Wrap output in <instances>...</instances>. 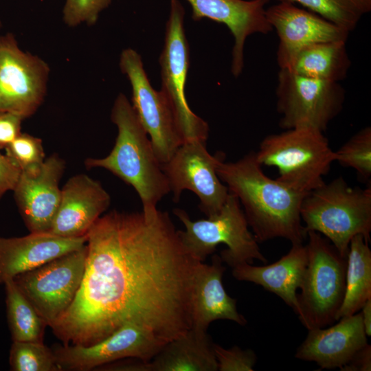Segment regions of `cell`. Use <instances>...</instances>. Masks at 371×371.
Listing matches in <instances>:
<instances>
[{
  "label": "cell",
  "mask_w": 371,
  "mask_h": 371,
  "mask_svg": "<svg viewBox=\"0 0 371 371\" xmlns=\"http://www.w3.org/2000/svg\"><path fill=\"white\" fill-rule=\"evenodd\" d=\"M214 344L207 332L189 329L167 343L150 361L144 371H216Z\"/></svg>",
  "instance_id": "23"
},
{
  "label": "cell",
  "mask_w": 371,
  "mask_h": 371,
  "mask_svg": "<svg viewBox=\"0 0 371 371\" xmlns=\"http://www.w3.org/2000/svg\"><path fill=\"white\" fill-rule=\"evenodd\" d=\"M110 203V195L99 181L85 174L74 175L61 188L48 232L63 238L85 236Z\"/></svg>",
  "instance_id": "18"
},
{
  "label": "cell",
  "mask_w": 371,
  "mask_h": 371,
  "mask_svg": "<svg viewBox=\"0 0 371 371\" xmlns=\"http://www.w3.org/2000/svg\"><path fill=\"white\" fill-rule=\"evenodd\" d=\"M361 321L367 337L371 336V298L368 299L360 309Z\"/></svg>",
  "instance_id": "36"
},
{
  "label": "cell",
  "mask_w": 371,
  "mask_h": 371,
  "mask_svg": "<svg viewBox=\"0 0 371 371\" xmlns=\"http://www.w3.org/2000/svg\"><path fill=\"white\" fill-rule=\"evenodd\" d=\"M298 3L336 25L352 31L371 10V0H274Z\"/></svg>",
  "instance_id": "27"
},
{
  "label": "cell",
  "mask_w": 371,
  "mask_h": 371,
  "mask_svg": "<svg viewBox=\"0 0 371 371\" xmlns=\"http://www.w3.org/2000/svg\"><path fill=\"white\" fill-rule=\"evenodd\" d=\"M173 214L185 227L178 229L181 241L196 260L203 262L223 243L227 248L221 251L220 257L232 268L245 262L251 264L255 259L267 262L258 240L249 229L240 203L232 193H229L220 212L212 217L192 221L179 208L174 209Z\"/></svg>",
  "instance_id": "6"
},
{
  "label": "cell",
  "mask_w": 371,
  "mask_h": 371,
  "mask_svg": "<svg viewBox=\"0 0 371 371\" xmlns=\"http://www.w3.org/2000/svg\"><path fill=\"white\" fill-rule=\"evenodd\" d=\"M7 320L12 341L43 342L47 326L13 280L3 284Z\"/></svg>",
  "instance_id": "26"
},
{
  "label": "cell",
  "mask_w": 371,
  "mask_h": 371,
  "mask_svg": "<svg viewBox=\"0 0 371 371\" xmlns=\"http://www.w3.org/2000/svg\"><path fill=\"white\" fill-rule=\"evenodd\" d=\"M225 157L222 152L214 155L210 154L206 142L182 144L171 158L161 165L173 201L178 203L182 192L188 190L199 197V207L207 218L216 215L229 193L216 172L218 164Z\"/></svg>",
  "instance_id": "12"
},
{
  "label": "cell",
  "mask_w": 371,
  "mask_h": 371,
  "mask_svg": "<svg viewBox=\"0 0 371 371\" xmlns=\"http://www.w3.org/2000/svg\"><path fill=\"white\" fill-rule=\"evenodd\" d=\"M82 280L49 327L63 345L90 346L127 324L165 345L192 327L199 261L186 250L169 214L112 210L87 233Z\"/></svg>",
  "instance_id": "1"
},
{
  "label": "cell",
  "mask_w": 371,
  "mask_h": 371,
  "mask_svg": "<svg viewBox=\"0 0 371 371\" xmlns=\"http://www.w3.org/2000/svg\"><path fill=\"white\" fill-rule=\"evenodd\" d=\"M216 172L229 192L238 198L258 243L283 238L292 245L303 243L307 234L300 207L308 193L296 191L277 179L267 177L254 151L236 161H221Z\"/></svg>",
  "instance_id": "2"
},
{
  "label": "cell",
  "mask_w": 371,
  "mask_h": 371,
  "mask_svg": "<svg viewBox=\"0 0 371 371\" xmlns=\"http://www.w3.org/2000/svg\"><path fill=\"white\" fill-rule=\"evenodd\" d=\"M341 371H370L371 346L366 344L358 350L351 359L340 368Z\"/></svg>",
  "instance_id": "35"
},
{
  "label": "cell",
  "mask_w": 371,
  "mask_h": 371,
  "mask_svg": "<svg viewBox=\"0 0 371 371\" xmlns=\"http://www.w3.org/2000/svg\"><path fill=\"white\" fill-rule=\"evenodd\" d=\"M221 258L215 254L211 264L198 262L194 277L192 295V328L207 332L216 320L232 321L239 325L247 324L238 313L236 300L226 292L222 282L225 267Z\"/></svg>",
  "instance_id": "21"
},
{
  "label": "cell",
  "mask_w": 371,
  "mask_h": 371,
  "mask_svg": "<svg viewBox=\"0 0 371 371\" xmlns=\"http://www.w3.org/2000/svg\"><path fill=\"white\" fill-rule=\"evenodd\" d=\"M328 328L308 330L295 358L315 362L322 369L341 368L368 344L359 313L340 318Z\"/></svg>",
  "instance_id": "19"
},
{
  "label": "cell",
  "mask_w": 371,
  "mask_h": 371,
  "mask_svg": "<svg viewBox=\"0 0 371 371\" xmlns=\"http://www.w3.org/2000/svg\"><path fill=\"white\" fill-rule=\"evenodd\" d=\"M164 346L145 328L127 324L94 344L63 345L53 351L61 371H88L125 358L148 362Z\"/></svg>",
  "instance_id": "14"
},
{
  "label": "cell",
  "mask_w": 371,
  "mask_h": 371,
  "mask_svg": "<svg viewBox=\"0 0 371 371\" xmlns=\"http://www.w3.org/2000/svg\"><path fill=\"white\" fill-rule=\"evenodd\" d=\"M87 235L63 238L49 232L21 237L0 236V284L62 255L80 249Z\"/></svg>",
  "instance_id": "20"
},
{
  "label": "cell",
  "mask_w": 371,
  "mask_h": 371,
  "mask_svg": "<svg viewBox=\"0 0 371 371\" xmlns=\"http://www.w3.org/2000/svg\"><path fill=\"white\" fill-rule=\"evenodd\" d=\"M192 19H208L225 25L234 38L231 71L238 77L244 66V45L251 34H267L273 30L266 16L270 0H186Z\"/></svg>",
  "instance_id": "17"
},
{
  "label": "cell",
  "mask_w": 371,
  "mask_h": 371,
  "mask_svg": "<svg viewBox=\"0 0 371 371\" xmlns=\"http://www.w3.org/2000/svg\"><path fill=\"white\" fill-rule=\"evenodd\" d=\"M21 172L5 155L0 153V202L7 192L14 190Z\"/></svg>",
  "instance_id": "34"
},
{
  "label": "cell",
  "mask_w": 371,
  "mask_h": 371,
  "mask_svg": "<svg viewBox=\"0 0 371 371\" xmlns=\"http://www.w3.org/2000/svg\"><path fill=\"white\" fill-rule=\"evenodd\" d=\"M48 64L23 51L12 33L0 35V111L26 119L34 114L46 96Z\"/></svg>",
  "instance_id": "11"
},
{
  "label": "cell",
  "mask_w": 371,
  "mask_h": 371,
  "mask_svg": "<svg viewBox=\"0 0 371 371\" xmlns=\"http://www.w3.org/2000/svg\"><path fill=\"white\" fill-rule=\"evenodd\" d=\"M279 126L284 130L311 128L324 133L341 111L346 91L339 82L280 69L276 89Z\"/></svg>",
  "instance_id": "8"
},
{
  "label": "cell",
  "mask_w": 371,
  "mask_h": 371,
  "mask_svg": "<svg viewBox=\"0 0 371 371\" xmlns=\"http://www.w3.org/2000/svg\"><path fill=\"white\" fill-rule=\"evenodd\" d=\"M351 64L346 41H333L302 47L282 69L309 78L339 82L346 78Z\"/></svg>",
  "instance_id": "24"
},
{
  "label": "cell",
  "mask_w": 371,
  "mask_h": 371,
  "mask_svg": "<svg viewBox=\"0 0 371 371\" xmlns=\"http://www.w3.org/2000/svg\"><path fill=\"white\" fill-rule=\"evenodd\" d=\"M185 10L179 0H170L164 45L159 57L161 91L175 116L183 144L207 142L209 126L189 107L186 83L189 66V47L184 32Z\"/></svg>",
  "instance_id": "9"
},
{
  "label": "cell",
  "mask_w": 371,
  "mask_h": 371,
  "mask_svg": "<svg viewBox=\"0 0 371 371\" xmlns=\"http://www.w3.org/2000/svg\"><path fill=\"white\" fill-rule=\"evenodd\" d=\"M9 364L13 371H61L54 351L43 342L12 341Z\"/></svg>",
  "instance_id": "28"
},
{
  "label": "cell",
  "mask_w": 371,
  "mask_h": 371,
  "mask_svg": "<svg viewBox=\"0 0 371 371\" xmlns=\"http://www.w3.org/2000/svg\"><path fill=\"white\" fill-rule=\"evenodd\" d=\"M346 258V290L336 321L357 313L371 298V250L362 235L350 240Z\"/></svg>",
  "instance_id": "25"
},
{
  "label": "cell",
  "mask_w": 371,
  "mask_h": 371,
  "mask_svg": "<svg viewBox=\"0 0 371 371\" xmlns=\"http://www.w3.org/2000/svg\"><path fill=\"white\" fill-rule=\"evenodd\" d=\"M65 168L64 160L54 154L45 158L38 170L21 172L12 191L20 214L31 233L49 232L60 203L59 183Z\"/></svg>",
  "instance_id": "15"
},
{
  "label": "cell",
  "mask_w": 371,
  "mask_h": 371,
  "mask_svg": "<svg viewBox=\"0 0 371 371\" xmlns=\"http://www.w3.org/2000/svg\"><path fill=\"white\" fill-rule=\"evenodd\" d=\"M335 161L344 167L354 169L358 177L370 182L371 128L366 126L354 134L335 151Z\"/></svg>",
  "instance_id": "29"
},
{
  "label": "cell",
  "mask_w": 371,
  "mask_h": 371,
  "mask_svg": "<svg viewBox=\"0 0 371 371\" xmlns=\"http://www.w3.org/2000/svg\"><path fill=\"white\" fill-rule=\"evenodd\" d=\"M5 151V155L21 172H35L45 159L42 139L25 133H21Z\"/></svg>",
  "instance_id": "30"
},
{
  "label": "cell",
  "mask_w": 371,
  "mask_h": 371,
  "mask_svg": "<svg viewBox=\"0 0 371 371\" xmlns=\"http://www.w3.org/2000/svg\"><path fill=\"white\" fill-rule=\"evenodd\" d=\"M87 243L12 280L48 326L70 306L80 286Z\"/></svg>",
  "instance_id": "10"
},
{
  "label": "cell",
  "mask_w": 371,
  "mask_h": 371,
  "mask_svg": "<svg viewBox=\"0 0 371 371\" xmlns=\"http://www.w3.org/2000/svg\"><path fill=\"white\" fill-rule=\"evenodd\" d=\"M111 119L117 128L112 150L103 158L86 159L85 165L106 169L132 186L140 198L142 212L155 214L159 202L170 192V187L148 133L122 93L114 101Z\"/></svg>",
  "instance_id": "3"
},
{
  "label": "cell",
  "mask_w": 371,
  "mask_h": 371,
  "mask_svg": "<svg viewBox=\"0 0 371 371\" xmlns=\"http://www.w3.org/2000/svg\"><path fill=\"white\" fill-rule=\"evenodd\" d=\"M262 166L278 169L277 179L304 193L322 186L324 177L335 161V151L323 132L311 128H294L267 135L255 152Z\"/></svg>",
  "instance_id": "5"
},
{
  "label": "cell",
  "mask_w": 371,
  "mask_h": 371,
  "mask_svg": "<svg viewBox=\"0 0 371 371\" xmlns=\"http://www.w3.org/2000/svg\"><path fill=\"white\" fill-rule=\"evenodd\" d=\"M21 116L5 111H0V150L5 149L21 133Z\"/></svg>",
  "instance_id": "33"
},
{
  "label": "cell",
  "mask_w": 371,
  "mask_h": 371,
  "mask_svg": "<svg viewBox=\"0 0 371 371\" xmlns=\"http://www.w3.org/2000/svg\"><path fill=\"white\" fill-rule=\"evenodd\" d=\"M266 16L279 38L277 62L280 69L284 68L291 56L306 45L346 41L349 35L343 28L290 2H277L267 7Z\"/></svg>",
  "instance_id": "16"
},
{
  "label": "cell",
  "mask_w": 371,
  "mask_h": 371,
  "mask_svg": "<svg viewBox=\"0 0 371 371\" xmlns=\"http://www.w3.org/2000/svg\"><path fill=\"white\" fill-rule=\"evenodd\" d=\"M2 27V23H1V21H0V29Z\"/></svg>",
  "instance_id": "37"
},
{
  "label": "cell",
  "mask_w": 371,
  "mask_h": 371,
  "mask_svg": "<svg viewBox=\"0 0 371 371\" xmlns=\"http://www.w3.org/2000/svg\"><path fill=\"white\" fill-rule=\"evenodd\" d=\"M300 216L307 234L316 232L326 238L344 256L350 240L362 235L368 242L371 232V186L352 187L342 177L308 192Z\"/></svg>",
  "instance_id": "4"
},
{
  "label": "cell",
  "mask_w": 371,
  "mask_h": 371,
  "mask_svg": "<svg viewBox=\"0 0 371 371\" xmlns=\"http://www.w3.org/2000/svg\"><path fill=\"white\" fill-rule=\"evenodd\" d=\"M308 256L306 245L293 244L289 251L269 265L253 266L245 262L232 268L239 281L253 282L280 297L297 314V291L302 284Z\"/></svg>",
  "instance_id": "22"
},
{
  "label": "cell",
  "mask_w": 371,
  "mask_h": 371,
  "mask_svg": "<svg viewBox=\"0 0 371 371\" xmlns=\"http://www.w3.org/2000/svg\"><path fill=\"white\" fill-rule=\"evenodd\" d=\"M308 261L300 292L297 315L308 330L332 325L346 290L347 256H342L324 236L307 232Z\"/></svg>",
  "instance_id": "7"
},
{
  "label": "cell",
  "mask_w": 371,
  "mask_h": 371,
  "mask_svg": "<svg viewBox=\"0 0 371 371\" xmlns=\"http://www.w3.org/2000/svg\"><path fill=\"white\" fill-rule=\"evenodd\" d=\"M112 0H66L63 9V21L70 27L82 24L93 25L100 14Z\"/></svg>",
  "instance_id": "31"
},
{
  "label": "cell",
  "mask_w": 371,
  "mask_h": 371,
  "mask_svg": "<svg viewBox=\"0 0 371 371\" xmlns=\"http://www.w3.org/2000/svg\"><path fill=\"white\" fill-rule=\"evenodd\" d=\"M214 355L219 371H252L256 355L251 350H243L237 346L226 349L214 344Z\"/></svg>",
  "instance_id": "32"
},
{
  "label": "cell",
  "mask_w": 371,
  "mask_h": 371,
  "mask_svg": "<svg viewBox=\"0 0 371 371\" xmlns=\"http://www.w3.org/2000/svg\"><path fill=\"white\" fill-rule=\"evenodd\" d=\"M132 88V106L150 136L155 155L162 165L183 144L172 109L161 91L153 89L140 55L133 49H124L119 63Z\"/></svg>",
  "instance_id": "13"
}]
</instances>
